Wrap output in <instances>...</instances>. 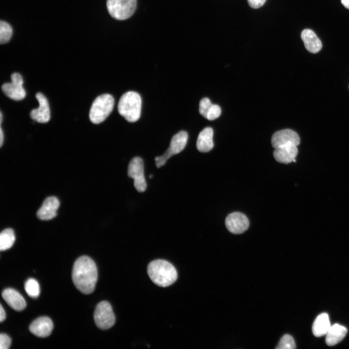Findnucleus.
I'll return each mask as SVG.
<instances>
[{"instance_id": "39448f33", "label": "nucleus", "mask_w": 349, "mask_h": 349, "mask_svg": "<svg viewBox=\"0 0 349 349\" xmlns=\"http://www.w3.org/2000/svg\"><path fill=\"white\" fill-rule=\"evenodd\" d=\"M137 0H107L110 15L117 20H125L131 16L136 8Z\"/></svg>"}, {"instance_id": "412c9836", "label": "nucleus", "mask_w": 349, "mask_h": 349, "mask_svg": "<svg viewBox=\"0 0 349 349\" xmlns=\"http://www.w3.org/2000/svg\"><path fill=\"white\" fill-rule=\"evenodd\" d=\"M15 235L11 228L3 230L0 234V250L5 251L10 249L15 241Z\"/></svg>"}, {"instance_id": "f03ea898", "label": "nucleus", "mask_w": 349, "mask_h": 349, "mask_svg": "<svg viewBox=\"0 0 349 349\" xmlns=\"http://www.w3.org/2000/svg\"><path fill=\"white\" fill-rule=\"evenodd\" d=\"M147 273L151 281L156 285L167 287L177 279V272L169 262L163 259L151 261L147 267Z\"/></svg>"}, {"instance_id": "9b49d317", "label": "nucleus", "mask_w": 349, "mask_h": 349, "mask_svg": "<svg viewBox=\"0 0 349 349\" xmlns=\"http://www.w3.org/2000/svg\"><path fill=\"white\" fill-rule=\"evenodd\" d=\"M271 143L274 148L288 144L298 146L300 143V138L294 130L285 129L274 133L272 136Z\"/></svg>"}, {"instance_id": "7c9ffc66", "label": "nucleus", "mask_w": 349, "mask_h": 349, "mask_svg": "<svg viewBox=\"0 0 349 349\" xmlns=\"http://www.w3.org/2000/svg\"><path fill=\"white\" fill-rule=\"evenodd\" d=\"M341 2L346 8L349 9V0H341Z\"/></svg>"}, {"instance_id": "4468645a", "label": "nucleus", "mask_w": 349, "mask_h": 349, "mask_svg": "<svg viewBox=\"0 0 349 349\" xmlns=\"http://www.w3.org/2000/svg\"><path fill=\"white\" fill-rule=\"evenodd\" d=\"M60 202L57 197L50 196L47 198L38 209L37 215L42 220H49L57 215V211L59 207Z\"/></svg>"}, {"instance_id": "bb28decb", "label": "nucleus", "mask_w": 349, "mask_h": 349, "mask_svg": "<svg viewBox=\"0 0 349 349\" xmlns=\"http://www.w3.org/2000/svg\"><path fill=\"white\" fill-rule=\"evenodd\" d=\"M11 345V339L5 333L0 334V349H8Z\"/></svg>"}, {"instance_id": "6ab92c4d", "label": "nucleus", "mask_w": 349, "mask_h": 349, "mask_svg": "<svg viewBox=\"0 0 349 349\" xmlns=\"http://www.w3.org/2000/svg\"><path fill=\"white\" fill-rule=\"evenodd\" d=\"M348 332L347 329L338 324H334L331 326L326 334L325 339L327 345L332 346L340 342L346 336Z\"/></svg>"}, {"instance_id": "f8f14e48", "label": "nucleus", "mask_w": 349, "mask_h": 349, "mask_svg": "<svg viewBox=\"0 0 349 349\" xmlns=\"http://www.w3.org/2000/svg\"><path fill=\"white\" fill-rule=\"evenodd\" d=\"M36 98L39 106L38 108L33 109L31 111L30 117L38 123H47L50 117L48 101L45 95L41 93H37L36 94Z\"/></svg>"}, {"instance_id": "9d476101", "label": "nucleus", "mask_w": 349, "mask_h": 349, "mask_svg": "<svg viewBox=\"0 0 349 349\" xmlns=\"http://www.w3.org/2000/svg\"><path fill=\"white\" fill-rule=\"evenodd\" d=\"M225 226L228 230L234 234H242L249 226V221L246 215L235 212L229 214L225 219Z\"/></svg>"}, {"instance_id": "4be33fe9", "label": "nucleus", "mask_w": 349, "mask_h": 349, "mask_svg": "<svg viewBox=\"0 0 349 349\" xmlns=\"http://www.w3.org/2000/svg\"><path fill=\"white\" fill-rule=\"evenodd\" d=\"M25 290L27 294L32 298H37L40 294V286L38 282L33 278H30L24 285Z\"/></svg>"}, {"instance_id": "7ed1b4c3", "label": "nucleus", "mask_w": 349, "mask_h": 349, "mask_svg": "<svg viewBox=\"0 0 349 349\" xmlns=\"http://www.w3.org/2000/svg\"><path fill=\"white\" fill-rule=\"evenodd\" d=\"M142 99L140 95L134 91L123 94L118 104L119 114L129 122L139 120L141 115Z\"/></svg>"}, {"instance_id": "2f4dec72", "label": "nucleus", "mask_w": 349, "mask_h": 349, "mask_svg": "<svg viewBox=\"0 0 349 349\" xmlns=\"http://www.w3.org/2000/svg\"><path fill=\"white\" fill-rule=\"evenodd\" d=\"M152 176H153V175H150L149 176V177L151 178L152 177Z\"/></svg>"}, {"instance_id": "aec40b11", "label": "nucleus", "mask_w": 349, "mask_h": 349, "mask_svg": "<svg viewBox=\"0 0 349 349\" xmlns=\"http://www.w3.org/2000/svg\"><path fill=\"white\" fill-rule=\"evenodd\" d=\"M328 315L326 313L319 314L315 319L312 326V332L316 337L325 335L331 327Z\"/></svg>"}, {"instance_id": "c85d7f7f", "label": "nucleus", "mask_w": 349, "mask_h": 349, "mask_svg": "<svg viewBox=\"0 0 349 349\" xmlns=\"http://www.w3.org/2000/svg\"><path fill=\"white\" fill-rule=\"evenodd\" d=\"M6 318V314L1 305L0 306V322H2Z\"/></svg>"}, {"instance_id": "ddd939ff", "label": "nucleus", "mask_w": 349, "mask_h": 349, "mask_svg": "<svg viewBox=\"0 0 349 349\" xmlns=\"http://www.w3.org/2000/svg\"><path fill=\"white\" fill-rule=\"evenodd\" d=\"M53 329L51 319L48 317H41L35 319L30 325L29 330L34 335L39 337L49 336Z\"/></svg>"}, {"instance_id": "2eb2a0df", "label": "nucleus", "mask_w": 349, "mask_h": 349, "mask_svg": "<svg viewBox=\"0 0 349 349\" xmlns=\"http://www.w3.org/2000/svg\"><path fill=\"white\" fill-rule=\"evenodd\" d=\"M298 153L297 146L288 144L275 148L273 155L277 161L288 164L292 161H296L295 158Z\"/></svg>"}, {"instance_id": "5701e85b", "label": "nucleus", "mask_w": 349, "mask_h": 349, "mask_svg": "<svg viewBox=\"0 0 349 349\" xmlns=\"http://www.w3.org/2000/svg\"><path fill=\"white\" fill-rule=\"evenodd\" d=\"M13 30L9 24L1 20L0 22V43L3 44L7 43L12 35Z\"/></svg>"}, {"instance_id": "a211bd4d", "label": "nucleus", "mask_w": 349, "mask_h": 349, "mask_svg": "<svg viewBox=\"0 0 349 349\" xmlns=\"http://www.w3.org/2000/svg\"><path fill=\"white\" fill-rule=\"evenodd\" d=\"M213 131L212 128H205L199 134L196 147L201 152H207L210 151L214 146L213 142Z\"/></svg>"}, {"instance_id": "423d86ee", "label": "nucleus", "mask_w": 349, "mask_h": 349, "mask_svg": "<svg viewBox=\"0 0 349 349\" xmlns=\"http://www.w3.org/2000/svg\"><path fill=\"white\" fill-rule=\"evenodd\" d=\"M94 318L96 326L102 330L111 328L115 322V317L111 306L105 301L97 304L95 310Z\"/></svg>"}, {"instance_id": "cd10ccee", "label": "nucleus", "mask_w": 349, "mask_h": 349, "mask_svg": "<svg viewBox=\"0 0 349 349\" xmlns=\"http://www.w3.org/2000/svg\"><path fill=\"white\" fill-rule=\"evenodd\" d=\"M247 1L250 7L257 9L262 6L266 0H247Z\"/></svg>"}, {"instance_id": "dca6fc26", "label": "nucleus", "mask_w": 349, "mask_h": 349, "mask_svg": "<svg viewBox=\"0 0 349 349\" xmlns=\"http://www.w3.org/2000/svg\"><path fill=\"white\" fill-rule=\"evenodd\" d=\"M1 296L8 305L16 311H22L26 306V302L24 298L14 289H5L2 292Z\"/></svg>"}, {"instance_id": "f3484780", "label": "nucleus", "mask_w": 349, "mask_h": 349, "mask_svg": "<svg viewBox=\"0 0 349 349\" xmlns=\"http://www.w3.org/2000/svg\"><path fill=\"white\" fill-rule=\"evenodd\" d=\"M301 36L306 49L310 52L316 53L321 49V42L312 30L304 29Z\"/></svg>"}, {"instance_id": "b1692460", "label": "nucleus", "mask_w": 349, "mask_h": 349, "mask_svg": "<svg viewBox=\"0 0 349 349\" xmlns=\"http://www.w3.org/2000/svg\"><path fill=\"white\" fill-rule=\"evenodd\" d=\"M296 348L295 341L293 337L289 334H285L280 339L277 349H294Z\"/></svg>"}, {"instance_id": "6e6552de", "label": "nucleus", "mask_w": 349, "mask_h": 349, "mask_svg": "<svg viewBox=\"0 0 349 349\" xmlns=\"http://www.w3.org/2000/svg\"><path fill=\"white\" fill-rule=\"evenodd\" d=\"M127 174L129 177L133 178L134 185L138 191L142 192L146 190L147 185L144 176L143 162L140 157H136L131 160Z\"/></svg>"}, {"instance_id": "20e7f679", "label": "nucleus", "mask_w": 349, "mask_h": 349, "mask_svg": "<svg viewBox=\"0 0 349 349\" xmlns=\"http://www.w3.org/2000/svg\"><path fill=\"white\" fill-rule=\"evenodd\" d=\"M114 104V98L110 94H105L97 96L90 110V121L95 124L103 122L112 111Z\"/></svg>"}, {"instance_id": "1a4fd4ad", "label": "nucleus", "mask_w": 349, "mask_h": 349, "mask_svg": "<svg viewBox=\"0 0 349 349\" xmlns=\"http://www.w3.org/2000/svg\"><path fill=\"white\" fill-rule=\"evenodd\" d=\"M23 84V79L21 75L18 73H14L11 75V82L2 84L1 89L7 96L14 100L19 101L26 96Z\"/></svg>"}, {"instance_id": "393cba45", "label": "nucleus", "mask_w": 349, "mask_h": 349, "mask_svg": "<svg viewBox=\"0 0 349 349\" xmlns=\"http://www.w3.org/2000/svg\"><path fill=\"white\" fill-rule=\"evenodd\" d=\"M212 105L209 99L207 97H204L201 100L199 111L204 118H207L208 112Z\"/></svg>"}, {"instance_id": "0eeeda50", "label": "nucleus", "mask_w": 349, "mask_h": 349, "mask_svg": "<svg viewBox=\"0 0 349 349\" xmlns=\"http://www.w3.org/2000/svg\"><path fill=\"white\" fill-rule=\"evenodd\" d=\"M188 139L186 131H181L175 134L172 138L170 146L162 156L155 159L158 168L163 166L167 160L172 156L179 153L185 148Z\"/></svg>"}, {"instance_id": "c756f323", "label": "nucleus", "mask_w": 349, "mask_h": 349, "mask_svg": "<svg viewBox=\"0 0 349 349\" xmlns=\"http://www.w3.org/2000/svg\"><path fill=\"white\" fill-rule=\"evenodd\" d=\"M0 147H1L3 142L4 133L3 132L1 125L0 127Z\"/></svg>"}, {"instance_id": "f257e3e1", "label": "nucleus", "mask_w": 349, "mask_h": 349, "mask_svg": "<svg viewBox=\"0 0 349 349\" xmlns=\"http://www.w3.org/2000/svg\"><path fill=\"white\" fill-rule=\"evenodd\" d=\"M73 282L76 288L85 294L92 293L97 281V270L90 257L83 255L75 262L72 272Z\"/></svg>"}, {"instance_id": "a878e982", "label": "nucleus", "mask_w": 349, "mask_h": 349, "mask_svg": "<svg viewBox=\"0 0 349 349\" xmlns=\"http://www.w3.org/2000/svg\"><path fill=\"white\" fill-rule=\"evenodd\" d=\"M221 114V109L219 106L213 104L210 108L207 116L208 120H213L218 118Z\"/></svg>"}]
</instances>
